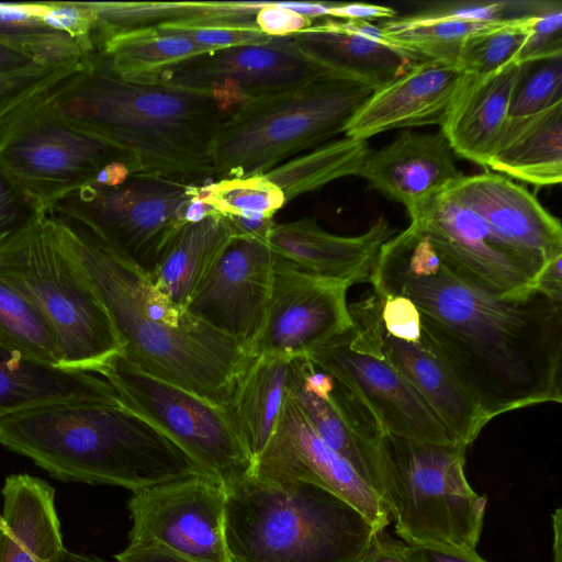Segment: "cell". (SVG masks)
Listing matches in <instances>:
<instances>
[{
    "label": "cell",
    "instance_id": "obj_30",
    "mask_svg": "<svg viewBox=\"0 0 562 562\" xmlns=\"http://www.w3.org/2000/svg\"><path fill=\"white\" fill-rule=\"evenodd\" d=\"M233 237L229 223L222 214L186 223L148 273L154 286L187 311L196 288Z\"/></svg>",
    "mask_w": 562,
    "mask_h": 562
},
{
    "label": "cell",
    "instance_id": "obj_2",
    "mask_svg": "<svg viewBox=\"0 0 562 562\" xmlns=\"http://www.w3.org/2000/svg\"><path fill=\"white\" fill-rule=\"evenodd\" d=\"M55 234L106 310L122 356L147 373L228 407L251 359L245 349L175 305L149 274L81 223L47 212Z\"/></svg>",
    "mask_w": 562,
    "mask_h": 562
},
{
    "label": "cell",
    "instance_id": "obj_11",
    "mask_svg": "<svg viewBox=\"0 0 562 562\" xmlns=\"http://www.w3.org/2000/svg\"><path fill=\"white\" fill-rule=\"evenodd\" d=\"M97 373L113 386L123 403L225 487L251 474L252 459L227 407L147 373L121 353Z\"/></svg>",
    "mask_w": 562,
    "mask_h": 562
},
{
    "label": "cell",
    "instance_id": "obj_8",
    "mask_svg": "<svg viewBox=\"0 0 562 562\" xmlns=\"http://www.w3.org/2000/svg\"><path fill=\"white\" fill-rule=\"evenodd\" d=\"M0 279L46 316L59 341L61 367L97 373L122 353V341L106 310L59 243L47 214L0 254Z\"/></svg>",
    "mask_w": 562,
    "mask_h": 562
},
{
    "label": "cell",
    "instance_id": "obj_39",
    "mask_svg": "<svg viewBox=\"0 0 562 562\" xmlns=\"http://www.w3.org/2000/svg\"><path fill=\"white\" fill-rule=\"evenodd\" d=\"M198 195L224 216L250 213L274 215L286 203L282 190L265 175L221 179L199 186Z\"/></svg>",
    "mask_w": 562,
    "mask_h": 562
},
{
    "label": "cell",
    "instance_id": "obj_33",
    "mask_svg": "<svg viewBox=\"0 0 562 562\" xmlns=\"http://www.w3.org/2000/svg\"><path fill=\"white\" fill-rule=\"evenodd\" d=\"M47 2H0V43L32 58L38 66H56L97 54L91 42L57 31L41 20Z\"/></svg>",
    "mask_w": 562,
    "mask_h": 562
},
{
    "label": "cell",
    "instance_id": "obj_17",
    "mask_svg": "<svg viewBox=\"0 0 562 562\" xmlns=\"http://www.w3.org/2000/svg\"><path fill=\"white\" fill-rule=\"evenodd\" d=\"M348 289L294 270L274 257L265 319L247 353L307 356L344 333L351 325Z\"/></svg>",
    "mask_w": 562,
    "mask_h": 562
},
{
    "label": "cell",
    "instance_id": "obj_20",
    "mask_svg": "<svg viewBox=\"0 0 562 562\" xmlns=\"http://www.w3.org/2000/svg\"><path fill=\"white\" fill-rule=\"evenodd\" d=\"M394 234L384 217L357 236L328 233L314 217H303L276 223L267 244L276 259L288 267L350 288L370 283L381 247Z\"/></svg>",
    "mask_w": 562,
    "mask_h": 562
},
{
    "label": "cell",
    "instance_id": "obj_47",
    "mask_svg": "<svg viewBox=\"0 0 562 562\" xmlns=\"http://www.w3.org/2000/svg\"><path fill=\"white\" fill-rule=\"evenodd\" d=\"M362 562H414L411 546L384 531L378 532Z\"/></svg>",
    "mask_w": 562,
    "mask_h": 562
},
{
    "label": "cell",
    "instance_id": "obj_45",
    "mask_svg": "<svg viewBox=\"0 0 562 562\" xmlns=\"http://www.w3.org/2000/svg\"><path fill=\"white\" fill-rule=\"evenodd\" d=\"M170 27L195 44L212 50L262 43L272 37L255 27Z\"/></svg>",
    "mask_w": 562,
    "mask_h": 562
},
{
    "label": "cell",
    "instance_id": "obj_7",
    "mask_svg": "<svg viewBox=\"0 0 562 562\" xmlns=\"http://www.w3.org/2000/svg\"><path fill=\"white\" fill-rule=\"evenodd\" d=\"M465 450L383 436L379 495L408 546L477 552L487 497L467 479Z\"/></svg>",
    "mask_w": 562,
    "mask_h": 562
},
{
    "label": "cell",
    "instance_id": "obj_31",
    "mask_svg": "<svg viewBox=\"0 0 562 562\" xmlns=\"http://www.w3.org/2000/svg\"><path fill=\"white\" fill-rule=\"evenodd\" d=\"M292 358L251 357L227 407L252 462L272 436L286 397Z\"/></svg>",
    "mask_w": 562,
    "mask_h": 562
},
{
    "label": "cell",
    "instance_id": "obj_35",
    "mask_svg": "<svg viewBox=\"0 0 562 562\" xmlns=\"http://www.w3.org/2000/svg\"><path fill=\"white\" fill-rule=\"evenodd\" d=\"M370 149L367 140L342 137L295 156L263 173L286 202L340 178L359 176Z\"/></svg>",
    "mask_w": 562,
    "mask_h": 562
},
{
    "label": "cell",
    "instance_id": "obj_1",
    "mask_svg": "<svg viewBox=\"0 0 562 562\" xmlns=\"http://www.w3.org/2000/svg\"><path fill=\"white\" fill-rule=\"evenodd\" d=\"M370 284L414 303L430 348L487 423L561 403L562 303L537 291L518 300L493 294L445 262L412 222L382 245Z\"/></svg>",
    "mask_w": 562,
    "mask_h": 562
},
{
    "label": "cell",
    "instance_id": "obj_13",
    "mask_svg": "<svg viewBox=\"0 0 562 562\" xmlns=\"http://www.w3.org/2000/svg\"><path fill=\"white\" fill-rule=\"evenodd\" d=\"M329 74L286 36L194 56L166 70L156 85L207 93L227 116L248 102Z\"/></svg>",
    "mask_w": 562,
    "mask_h": 562
},
{
    "label": "cell",
    "instance_id": "obj_52",
    "mask_svg": "<svg viewBox=\"0 0 562 562\" xmlns=\"http://www.w3.org/2000/svg\"><path fill=\"white\" fill-rule=\"evenodd\" d=\"M34 66L38 65L32 58L0 43V75L16 72Z\"/></svg>",
    "mask_w": 562,
    "mask_h": 562
},
{
    "label": "cell",
    "instance_id": "obj_55",
    "mask_svg": "<svg viewBox=\"0 0 562 562\" xmlns=\"http://www.w3.org/2000/svg\"><path fill=\"white\" fill-rule=\"evenodd\" d=\"M57 562H109L99 557L63 550Z\"/></svg>",
    "mask_w": 562,
    "mask_h": 562
},
{
    "label": "cell",
    "instance_id": "obj_49",
    "mask_svg": "<svg viewBox=\"0 0 562 562\" xmlns=\"http://www.w3.org/2000/svg\"><path fill=\"white\" fill-rule=\"evenodd\" d=\"M562 255L548 261L539 277L535 290L553 302L562 303Z\"/></svg>",
    "mask_w": 562,
    "mask_h": 562
},
{
    "label": "cell",
    "instance_id": "obj_18",
    "mask_svg": "<svg viewBox=\"0 0 562 562\" xmlns=\"http://www.w3.org/2000/svg\"><path fill=\"white\" fill-rule=\"evenodd\" d=\"M286 394L321 439L379 494L384 434L364 403L306 356L291 359Z\"/></svg>",
    "mask_w": 562,
    "mask_h": 562
},
{
    "label": "cell",
    "instance_id": "obj_41",
    "mask_svg": "<svg viewBox=\"0 0 562 562\" xmlns=\"http://www.w3.org/2000/svg\"><path fill=\"white\" fill-rule=\"evenodd\" d=\"M45 216L46 211L0 169V254L23 239Z\"/></svg>",
    "mask_w": 562,
    "mask_h": 562
},
{
    "label": "cell",
    "instance_id": "obj_36",
    "mask_svg": "<svg viewBox=\"0 0 562 562\" xmlns=\"http://www.w3.org/2000/svg\"><path fill=\"white\" fill-rule=\"evenodd\" d=\"M0 344L38 362L61 367L57 335L43 312L0 279Z\"/></svg>",
    "mask_w": 562,
    "mask_h": 562
},
{
    "label": "cell",
    "instance_id": "obj_23",
    "mask_svg": "<svg viewBox=\"0 0 562 562\" xmlns=\"http://www.w3.org/2000/svg\"><path fill=\"white\" fill-rule=\"evenodd\" d=\"M463 71L422 59L371 95L348 122L345 136L367 140L394 128L440 125Z\"/></svg>",
    "mask_w": 562,
    "mask_h": 562
},
{
    "label": "cell",
    "instance_id": "obj_27",
    "mask_svg": "<svg viewBox=\"0 0 562 562\" xmlns=\"http://www.w3.org/2000/svg\"><path fill=\"white\" fill-rule=\"evenodd\" d=\"M120 400L98 373L45 364L0 344V416L48 403Z\"/></svg>",
    "mask_w": 562,
    "mask_h": 562
},
{
    "label": "cell",
    "instance_id": "obj_24",
    "mask_svg": "<svg viewBox=\"0 0 562 562\" xmlns=\"http://www.w3.org/2000/svg\"><path fill=\"white\" fill-rule=\"evenodd\" d=\"M521 64L509 61L485 74L463 72L440 131L459 157L486 169L491 151L508 119Z\"/></svg>",
    "mask_w": 562,
    "mask_h": 562
},
{
    "label": "cell",
    "instance_id": "obj_32",
    "mask_svg": "<svg viewBox=\"0 0 562 562\" xmlns=\"http://www.w3.org/2000/svg\"><path fill=\"white\" fill-rule=\"evenodd\" d=\"M212 52L170 27L149 26L125 31L103 40L97 54L116 77L156 85L169 68Z\"/></svg>",
    "mask_w": 562,
    "mask_h": 562
},
{
    "label": "cell",
    "instance_id": "obj_54",
    "mask_svg": "<svg viewBox=\"0 0 562 562\" xmlns=\"http://www.w3.org/2000/svg\"><path fill=\"white\" fill-rule=\"evenodd\" d=\"M552 562H562V509L557 508L552 515Z\"/></svg>",
    "mask_w": 562,
    "mask_h": 562
},
{
    "label": "cell",
    "instance_id": "obj_29",
    "mask_svg": "<svg viewBox=\"0 0 562 562\" xmlns=\"http://www.w3.org/2000/svg\"><path fill=\"white\" fill-rule=\"evenodd\" d=\"M486 169L536 187L562 181V103L542 112L508 116Z\"/></svg>",
    "mask_w": 562,
    "mask_h": 562
},
{
    "label": "cell",
    "instance_id": "obj_48",
    "mask_svg": "<svg viewBox=\"0 0 562 562\" xmlns=\"http://www.w3.org/2000/svg\"><path fill=\"white\" fill-rule=\"evenodd\" d=\"M234 237H243L267 243L276 222L273 215L258 213L225 216Z\"/></svg>",
    "mask_w": 562,
    "mask_h": 562
},
{
    "label": "cell",
    "instance_id": "obj_12",
    "mask_svg": "<svg viewBox=\"0 0 562 562\" xmlns=\"http://www.w3.org/2000/svg\"><path fill=\"white\" fill-rule=\"evenodd\" d=\"M198 187L195 182L132 173L114 187L85 186L48 211L81 223L149 273L186 224V209Z\"/></svg>",
    "mask_w": 562,
    "mask_h": 562
},
{
    "label": "cell",
    "instance_id": "obj_37",
    "mask_svg": "<svg viewBox=\"0 0 562 562\" xmlns=\"http://www.w3.org/2000/svg\"><path fill=\"white\" fill-rule=\"evenodd\" d=\"M536 11L502 20L473 33L462 47L458 68L468 74L485 75L509 61H518L530 34Z\"/></svg>",
    "mask_w": 562,
    "mask_h": 562
},
{
    "label": "cell",
    "instance_id": "obj_56",
    "mask_svg": "<svg viewBox=\"0 0 562 562\" xmlns=\"http://www.w3.org/2000/svg\"><path fill=\"white\" fill-rule=\"evenodd\" d=\"M0 530L3 532L8 531L7 525H5L1 514H0Z\"/></svg>",
    "mask_w": 562,
    "mask_h": 562
},
{
    "label": "cell",
    "instance_id": "obj_22",
    "mask_svg": "<svg viewBox=\"0 0 562 562\" xmlns=\"http://www.w3.org/2000/svg\"><path fill=\"white\" fill-rule=\"evenodd\" d=\"M505 243L544 263L562 255V227L524 186L488 169L451 187Z\"/></svg>",
    "mask_w": 562,
    "mask_h": 562
},
{
    "label": "cell",
    "instance_id": "obj_51",
    "mask_svg": "<svg viewBox=\"0 0 562 562\" xmlns=\"http://www.w3.org/2000/svg\"><path fill=\"white\" fill-rule=\"evenodd\" d=\"M411 554L414 562H488L477 552L465 553L427 547H411Z\"/></svg>",
    "mask_w": 562,
    "mask_h": 562
},
{
    "label": "cell",
    "instance_id": "obj_50",
    "mask_svg": "<svg viewBox=\"0 0 562 562\" xmlns=\"http://www.w3.org/2000/svg\"><path fill=\"white\" fill-rule=\"evenodd\" d=\"M114 558L116 562H195L161 548L130 544Z\"/></svg>",
    "mask_w": 562,
    "mask_h": 562
},
{
    "label": "cell",
    "instance_id": "obj_42",
    "mask_svg": "<svg viewBox=\"0 0 562 562\" xmlns=\"http://www.w3.org/2000/svg\"><path fill=\"white\" fill-rule=\"evenodd\" d=\"M562 56V2L542 1L533 13L530 34L518 63Z\"/></svg>",
    "mask_w": 562,
    "mask_h": 562
},
{
    "label": "cell",
    "instance_id": "obj_21",
    "mask_svg": "<svg viewBox=\"0 0 562 562\" xmlns=\"http://www.w3.org/2000/svg\"><path fill=\"white\" fill-rule=\"evenodd\" d=\"M359 176L370 189L402 204L412 221L464 173L441 131L420 134L405 130L380 149L370 150Z\"/></svg>",
    "mask_w": 562,
    "mask_h": 562
},
{
    "label": "cell",
    "instance_id": "obj_6",
    "mask_svg": "<svg viewBox=\"0 0 562 562\" xmlns=\"http://www.w3.org/2000/svg\"><path fill=\"white\" fill-rule=\"evenodd\" d=\"M373 89L334 74L244 104L218 126L211 147V177L263 175L330 142Z\"/></svg>",
    "mask_w": 562,
    "mask_h": 562
},
{
    "label": "cell",
    "instance_id": "obj_5",
    "mask_svg": "<svg viewBox=\"0 0 562 562\" xmlns=\"http://www.w3.org/2000/svg\"><path fill=\"white\" fill-rule=\"evenodd\" d=\"M231 562H362L378 533L353 506L300 481L225 487Z\"/></svg>",
    "mask_w": 562,
    "mask_h": 562
},
{
    "label": "cell",
    "instance_id": "obj_4",
    "mask_svg": "<svg viewBox=\"0 0 562 562\" xmlns=\"http://www.w3.org/2000/svg\"><path fill=\"white\" fill-rule=\"evenodd\" d=\"M52 100L70 122L131 151L143 173L211 177V147L226 114L207 93L123 80L97 54Z\"/></svg>",
    "mask_w": 562,
    "mask_h": 562
},
{
    "label": "cell",
    "instance_id": "obj_19",
    "mask_svg": "<svg viewBox=\"0 0 562 562\" xmlns=\"http://www.w3.org/2000/svg\"><path fill=\"white\" fill-rule=\"evenodd\" d=\"M273 267L274 255L267 243L233 237L196 288L187 311L246 351L265 319Z\"/></svg>",
    "mask_w": 562,
    "mask_h": 562
},
{
    "label": "cell",
    "instance_id": "obj_46",
    "mask_svg": "<svg viewBox=\"0 0 562 562\" xmlns=\"http://www.w3.org/2000/svg\"><path fill=\"white\" fill-rule=\"evenodd\" d=\"M396 11L391 7L356 3V2H334L330 10V19L341 21H387L396 18Z\"/></svg>",
    "mask_w": 562,
    "mask_h": 562
},
{
    "label": "cell",
    "instance_id": "obj_10",
    "mask_svg": "<svg viewBox=\"0 0 562 562\" xmlns=\"http://www.w3.org/2000/svg\"><path fill=\"white\" fill-rule=\"evenodd\" d=\"M52 93L0 132V169L23 193L47 212L110 162L143 173L131 151L64 117Z\"/></svg>",
    "mask_w": 562,
    "mask_h": 562
},
{
    "label": "cell",
    "instance_id": "obj_53",
    "mask_svg": "<svg viewBox=\"0 0 562 562\" xmlns=\"http://www.w3.org/2000/svg\"><path fill=\"white\" fill-rule=\"evenodd\" d=\"M213 214L218 213L211 204L200 198L196 191L195 196L191 200L186 209L184 221L186 223H199Z\"/></svg>",
    "mask_w": 562,
    "mask_h": 562
},
{
    "label": "cell",
    "instance_id": "obj_28",
    "mask_svg": "<svg viewBox=\"0 0 562 562\" xmlns=\"http://www.w3.org/2000/svg\"><path fill=\"white\" fill-rule=\"evenodd\" d=\"M291 37L329 72L356 80L373 90L387 85L422 60L390 43L340 29L334 19L314 22Z\"/></svg>",
    "mask_w": 562,
    "mask_h": 562
},
{
    "label": "cell",
    "instance_id": "obj_3",
    "mask_svg": "<svg viewBox=\"0 0 562 562\" xmlns=\"http://www.w3.org/2000/svg\"><path fill=\"white\" fill-rule=\"evenodd\" d=\"M0 445L65 482L136 492L207 475L122 400L48 403L2 415Z\"/></svg>",
    "mask_w": 562,
    "mask_h": 562
},
{
    "label": "cell",
    "instance_id": "obj_25",
    "mask_svg": "<svg viewBox=\"0 0 562 562\" xmlns=\"http://www.w3.org/2000/svg\"><path fill=\"white\" fill-rule=\"evenodd\" d=\"M382 340L392 362L438 416L451 440L468 448L487 420L449 367L430 348L424 333L422 341L415 344L394 338L382 328Z\"/></svg>",
    "mask_w": 562,
    "mask_h": 562
},
{
    "label": "cell",
    "instance_id": "obj_40",
    "mask_svg": "<svg viewBox=\"0 0 562 562\" xmlns=\"http://www.w3.org/2000/svg\"><path fill=\"white\" fill-rule=\"evenodd\" d=\"M558 103H562V56L522 63L508 115H530Z\"/></svg>",
    "mask_w": 562,
    "mask_h": 562
},
{
    "label": "cell",
    "instance_id": "obj_44",
    "mask_svg": "<svg viewBox=\"0 0 562 562\" xmlns=\"http://www.w3.org/2000/svg\"><path fill=\"white\" fill-rule=\"evenodd\" d=\"M47 4L48 10L41 16L43 22L57 31L93 44L92 32L95 19L88 2H47Z\"/></svg>",
    "mask_w": 562,
    "mask_h": 562
},
{
    "label": "cell",
    "instance_id": "obj_9",
    "mask_svg": "<svg viewBox=\"0 0 562 562\" xmlns=\"http://www.w3.org/2000/svg\"><path fill=\"white\" fill-rule=\"evenodd\" d=\"M348 308L351 325L306 357L352 391L384 435L454 443L438 416L387 356L379 296L372 291Z\"/></svg>",
    "mask_w": 562,
    "mask_h": 562
},
{
    "label": "cell",
    "instance_id": "obj_34",
    "mask_svg": "<svg viewBox=\"0 0 562 562\" xmlns=\"http://www.w3.org/2000/svg\"><path fill=\"white\" fill-rule=\"evenodd\" d=\"M497 22L499 21L467 22L431 9L396 16L379 25L386 41L394 47L418 59L434 60L458 68L459 57L468 37Z\"/></svg>",
    "mask_w": 562,
    "mask_h": 562
},
{
    "label": "cell",
    "instance_id": "obj_43",
    "mask_svg": "<svg viewBox=\"0 0 562 562\" xmlns=\"http://www.w3.org/2000/svg\"><path fill=\"white\" fill-rule=\"evenodd\" d=\"M374 293L380 299V315L384 330L394 338L420 342V316L414 303L403 295Z\"/></svg>",
    "mask_w": 562,
    "mask_h": 562
},
{
    "label": "cell",
    "instance_id": "obj_26",
    "mask_svg": "<svg viewBox=\"0 0 562 562\" xmlns=\"http://www.w3.org/2000/svg\"><path fill=\"white\" fill-rule=\"evenodd\" d=\"M0 562H57L64 548L55 488L30 474L7 476L2 488Z\"/></svg>",
    "mask_w": 562,
    "mask_h": 562
},
{
    "label": "cell",
    "instance_id": "obj_38",
    "mask_svg": "<svg viewBox=\"0 0 562 562\" xmlns=\"http://www.w3.org/2000/svg\"><path fill=\"white\" fill-rule=\"evenodd\" d=\"M86 59L56 65L34 66L0 75V132L25 110L48 97L85 66Z\"/></svg>",
    "mask_w": 562,
    "mask_h": 562
},
{
    "label": "cell",
    "instance_id": "obj_14",
    "mask_svg": "<svg viewBox=\"0 0 562 562\" xmlns=\"http://www.w3.org/2000/svg\"><path fill=\"white\" fill-rule=\"evenodd\" d=\"M128 544L156 547L195 562H231L225 539L226 490L194 475L133 492Z\"/></svg>",
    "mask_w": 562,
    "mask_h": 562
},
{
    "label": "cell",
    "instance_id": "obj_16",
    "mask_svg": "<svg viewBox=\"0 0 562 562\" xmlns=\"http://www.w3.org/2000/svg\"><path fill=\"white\" fill-rule=\"evenodd\" d=\"M251 475L267 482L300 481L321 486L353 506L378 532L392 522L376 491L321 439L288 394Z\"/></svg>",
    "mask_w": 562,
    "mask_h": 562
},
{
    "label": "cell",
    "instance_id": "obj_15",
    "mask_svg": "<svg viewBox=\"0 0 562 562\" xmlns=\"http://www.w3.org/2000/svg\"><path fill=\"white\" fill-rule=\"evenodd\" d=\"M411 222L424 232L445 262L481 288L509 300L536 292L546 263L499 238L450 187Z\"/></svg>",
    "mask_w": 562,
    "mask_h": 562
}]
</instances>
